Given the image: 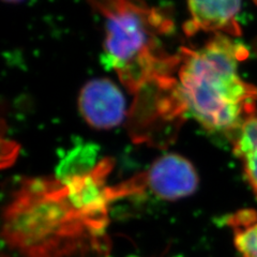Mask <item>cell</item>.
<instances>
[{
    "instance_id": "6da1fadb",
    "label": "cell",
    "mask_w": 257,
    "mask_h": 257,
    "mask_svg": "<svg viewBox=\"0 0 257 257\" xmlns=\"http://www.w3.org/2000/svg\"><path fill=\"white\" fill-rule=\"evenodd\" d=\"M247 48L232 37L214 34L202 47H182L174 93L186 116L205 130L234 135L256 114L257 87L238 72Z\"/></svg>"
},
{
    "instance_id": "7a4b0ae2",
    "label": "cell",
    "mask_w": 257,
    "mask_h": 257,
    "mask_svg": "<svg viewBox=\"0 0 257 257\" xmlns=\"http://www.w3.org/2000/svg\"><path fill=\"white\" fill-rule=\"evenodd\" d=\"M102 19L105 32L102 60L132 93L175 75L179 53L171 54L163 39L174 24L162 10L144 0H87Z\"/></svg>"
},
{
    "instance_id": "3957f363",
    "label": "cell",
    "mask_w": 257,
    "mask_h": 257,
    "mask_svg": "<svg viewBox=\"0 0 257 257\" xmlns=\"http://www.w3.org/2000/svg\"><path fill=\"white\" fill-rule=\"evenodd\" d=\"M136 193L148 189L157 197L176 200L192 195L198 186V176L189 160L168 154L157 159L149 170L132 179Z\"/></svg>"
},
{
    "instance_id": "277c9868",
    "label": "cell",
    "mask_w": 257,
    "mask_h": 257,
    "mask_svg": "<svg viewBox=\"0 0 257 257\" xmlns=\"http://www.w3.org/2000/svg\"><path fill=\"white\" fill-rule=\"evenodd\" d=\"M78 108L87 123L95 128L115 127L125 115V100L119 88L107 78L88 82L80 90Z\"/></svg>"
},
{
    "instance_id": "5b68a950",
    "label": "cell",
    "mask_w": 257,
    "mask_h": 257,
    "mask_svg": "<svg viewBox=\"0 0 257 257\" xmlns=\"http://www.w3.org/2000/svg\"><path fill=\"white\" fill-rule=\"evenodd\" d=\"M241 4L242 0H188L190 20L184 24V32L188 36L206 31L239 37Z\"/></svg>"
},
{
    "instance_id": "8992f818",
    "label": "cell",
    "mask_w": 257,
    "mask_h": 257,
    "mask_svg": "<svg viewBox=\"0 0 257 257\" xmlns=\"http://www.w3.org/2000/svg\"><path fill=\"white\" fill-rule=\"evenodd\" d=\"M234 154L242 164L245 178L257 196V112L234 135Z\"/></svg>"
},
{
    "instance_id": "52a82bcc",
    "label": "cell",
    "mask_w": 257,
    "mask_h": 257,
    "mask_svg": "<svg viewBox=\"0 0 257 257\" xmlns=\"http://www.w3.org/2000/svg\"><path fill=\"white\" fill-rule=\"evenodd\" d=\"M227 224L234 232V243L241 257H257V212L245 209L230 215Z\"/></svg>"
},
{
    "instance_id": "ba28073f",
    "label": "cell",
    "mask_w": 257,
    "mask_h": 257,
    "mask_svg": "<svg viewBox=\"0 0 257 257\" xmlns=\"http://www.w3.org/2000/svg\"><path fill=\"white\" fill-rule=\"evenodd\" d=\"M4 2L8 4H19V3H22L23 0H4Z\"/></svg>"
},
{
    "instance_id": "9c48e42d",
    "label": "cell",
    "mask_w": 257,
    "mask_h": 257,
    "mask_svg": "<svg viewBox=\"0 0 257 257\" xmlns=\"http://www.w3.org/2000/svg\"><path fill=\"white\" fill-rule=\"evenodd\" d=\"M253 2H254L256 5H257V0H253Z\"/></svg>"
}]
</instances>
